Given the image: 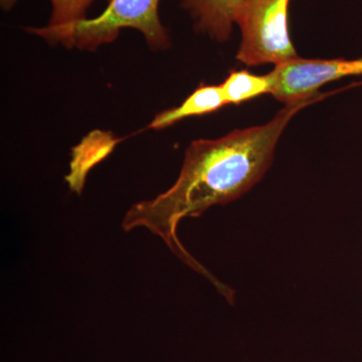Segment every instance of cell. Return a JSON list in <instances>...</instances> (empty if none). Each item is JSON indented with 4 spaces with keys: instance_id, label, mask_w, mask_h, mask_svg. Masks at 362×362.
<instances>
[{
    "instance_id": "cell-6",
    "label": "cell",
    "mask_w": 362,
    "mask_h": 362,
    "mask_svg": "<svg viewBox=\"0 0 362 362\" xmlns=\"http://www.w3.org/2000/svg\"><path fill=\"white\" fill-rule=\"evenodd\" d=\"M226 106L221 85H204L197 88L192 94L175 108L157 114L150 123V129H163L180 122L188 117L214 113Z\"/></svg>"
},
{
    "instance_id": "cell-8",
    "label": "cell",
    "mask_w": 362,
    "mask_h": 362,
    "mask_svg": "<svg viewBox=\"0 0 362 362\" xmlns=\"http://www.w3.org/2000/svg\"><path fill=\"white\" fill-rule=\"evenodd\" d=\"M95 0H51L49 26L61 28L87 18V11ZM110 1V0H108Z\"/></svg>"
},
{
    "instance_id": "cell-7",
    "label": "cell",
    "mask_w": 362,
    "mask_h": 362,
    "mask_svg": "<svg viewBox=\"0 0 362 362\" xmlns=\"http://www.w3.org/2000/svg\"><path fill=\"white\" fill-rule=\"evenodd\" d=\"M221 88L226 105H240L254 98L271 95L273 82L270 74L259 76L246 70L233 71Z\"/></svg>"
},
{
    "instance_id": "cell-3",
    "label": "cell",
    "mask_w": 362,
    "mask_h": 362,
    "mask_svg": "<svg viewBox=\"0 0 362 362\" xmlns=\"http://www.w3.org/2000/svg\"><path fill=\"white\" fill-rule=\"evenodd\" d=\"M291 0H243L235 25L242 32L237 59L250 66L284 65L298 58L289 28Z\"/></svg>"
},
{
    "instance_id": "cell-1",
    "label": "cell",
    "mask_w": 362,
    "mask_h": 362,
    "mask_svg": "<svg viewBox=\"0 0 362 362\" xmlns=\"http://www.w3.org/2000/svg\"><path fill=\"white\" fill-rule=\"evenodd\" d=\"M286 105L264 125L233 131L218 139L189 145L177 180L156 199L137 202L126 213V232L145 228L160 238L185 265L204 276L226 300L235 292L192 256L177 235L180 221L199 218L214 206H223L249 192L265 175L286 126L298 112L321 99Z\"/></svg>"
},
{
    "instance_id": "cell-4",
    "label": "cell",
    "mask_w": 362,
    "mask_h": 362,
    "mask_svg": "<svg viewBox=\"0 0 362 362\" xmlns=\"http://www.w3.org/2000/svg\"><path fill=\"white\" fill-rule=\"evenodd\" d=\"M270 74L271 95L286 105L316 97L317 90L328 83L347 76L362 75V59H307L298 58L277 66Z\"/></svg>"
},
{
    "instance_id": "cell-9",
    "label": "cell",
    "mask_w": 362,
    "mask_h": 362,
    "mask_svg": "<svg viewBox=\"0 0 362 362\" xmlns=\"http://www.w3.org/2000/svg\"><path fill=\"white\" fill-rule=\"evenodd\" d=\"M0 1H1L2 8L6 9V11H8L11 7H13L16 0H0Z\"/></svg>"
},
{
    "instance_id": "cell-2",
    "label": "cell",
    "mask_w": 362,
    "mask_h": 362,
    "mask_svg": "<svg viewBox=\"0 0 362 362\" xmlns=\"http://www.w3.org/2000/svg\"><path fill=\"white\" fill-rule=\"evenodd\" d=\"M160 0H110L106 9L93 18H85L61 28H30L28 32L39 35L51 44L80 49H96L110 44L124 28L142 33L150 49L168 47V30L159 18Z\"/></svg>"
},
{
    "instance_id": "cell-5",
    "label": "cell",
    "mask_w": 362,
    "mask_h": 362,
    "mask_svg": "<svg viewBox=\"0 0 362 362\" xmlns=\"http://www.w3.org/2000/svg\"><path fill=\"white\" fill-rule=\"evenodd\" d=\"M243 0H182L194 21L195 30L211 39L225 42L230 37Z\"/></svg>"
}]
</instances>
